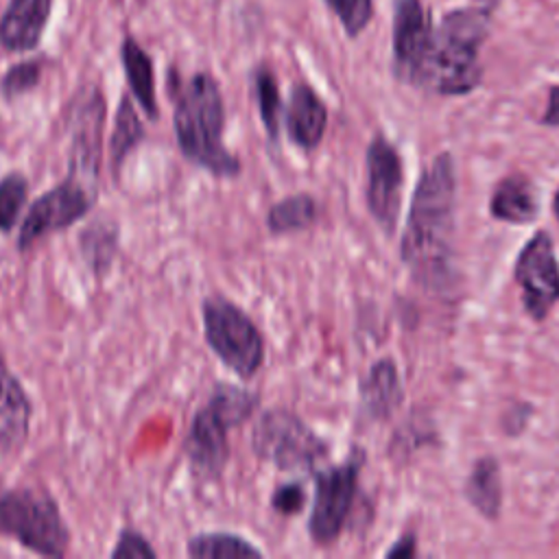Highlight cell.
I'll list each match as a JSON object with an SVG mask.
<instances>
[{"mask_svg": "<svg viewBox=\"0 0 559 559\" xmlns=\"http://www.w3.org/2000/svg\"><path fill=\"white\" fill-rule=\"evenodd\" d=\"M456 175L448 153L424 170L402 236V260L424 284H439L450 271Z\"/></svg>", "mask_w": 559, "mask_h": 559, "instance_id": "cell-1", "label": "cell"}, {"mask_svg": "<svg viewBox=\"0 0 559 559\" xmlns=\"http://www.w3.org/2000/svg\"><path fill=\"white\" fill-rule=\"evenodd\" d=\"M173 94V127L181 155L216 177H236L242 166L223 144L225 107L214 76L197 72L179 81Z\"/></svg>", "mask_w": 559, "mask_h": 559, "instance_id": "cell-2", "label": "cell"}, {"mask_svg": "<svg viewBox=\"0 0 559 559\" xmlns=\"http://www.w3.org/2000/svg\"><path fill=\"white\" fill-rule=\"evenodd\" d=\"M260 404V395L245 386L218 382L190 424L183 452L190 469L203 478H218L229 459V430L242 426Z\"/></svg>", "mask_w": 559, "mask_h": 559, "instance_id": "cell-3", "label": "cell"}, {"mask_svg": "<svg viewBox=\"0 0 559 559\" xmlns=\"http://www.w3.org/2000/svg\"><path fill=\"white\" fill-rule=\"evenodd\" d=\"M489 15L480 7H472L452 11L441 20L424 83L445 96H461L478 85L483 74L478 48L487 37Z\"/></svg>", "mask_w": 559, "mask_h": 559, "instance_id": "cell-4", "label": "cell"}, {"mask_svg": "<svg viewBox=\"0 0 559 559\" xmlns=\"http://www.w3.org/2000/svg\"><path fill=\"white\" fill-rule=\"evenodd\" d=\"M0 537L15 539L41 557H63L70 531L55 498L46 489H0Z\"/></svg>", "mask_w": 559, "mask_h": 559, "instance_id": "cell-5", "label": "cell"}, {"mask_svg": "<svg viewBox=\"0 0 559 559\" xmlns=\"http://www.w3.org/2000/svg\"><path fill=\"white\" fill-rule=\"evenodd\" d=\"M203 336L214 356L238 378H253L264 362V338L251 317L223 295L201 304Z\"/></svg>", "mask_w": 559, "mask_h": 559, "instance_id": "cell-6", "label": "cell"}, {"mask_svg": "<svg viewBox=\"0 0 559 559\" xmlns=\"http://www.w3.org/2000/svg\"><path fill=\"white\" fill-rule=\"evenodd\" d=\"M253 454L280 469H312L328 452L319 435L293 411H264L251 430Z\"/></svg>", "mask_w": 559, "mask_h": 559, "instance_id": "cell-7", "label": "cell"}, {"mask_svg": "<svg viewBox=\"0 0 559 559\" xmlns=\"http://www.w3.org/2000/svg\"><path fill=\"white\" fill-rule=\"evenodd\" d=\"M96 203V192L85 181L68 175L61 183L35 199L22 221L17 249H31L39 238L79 223Z\"/></svg>", "mask_w": 559, "mask_h": 559, "instance_id": "cell-8", "label": "cell"}, {"mask_svg": "<svg viewBox=\"0 0 559 559\" xmlns=\"http://www.w3.org/2000/svg\"><path fill=\"white\" fill-rule=\"evenodd\" d=\"M360 456H349L345 463L323 469L314 476V500L308 520V533L317 544L334 542L352 511L358 487Z\"/></svg>", "mask_w": 559, "mask_h": 559, "instance_id": "cell-9", "label": "cell"}, {"mask_svg": "<svg viewBox=\"0 0 559 559\" xmlns=\"http://www.w3.org/2000/svg\"><path fill=\"white\" fill-rule=\"evenodd\" d=\"M515 282L522 290L526 312L542 321L559 301V262L552 238L537 231L520 251L515 262Z\"/></svg>", "mask_w": 559, "mask_h": 559, "instance_id": "cell-10", "label": "cell"}, {"mask_svg": "<svg viewBox=\"0 0 559 559\" xmlns=\"http://www.w3.org/2000/svg\"><path fill=\"white\" fill-rule=\"evenodd\" d=\"M105 124V98L98 87L81 92L70 107V175L96 186L100 166V142Z\"/></svg>", "mask_w": 559, "mask_h": 559, "instance_id": "cell-11", "label": "cell"}, {"mask_svg": "<svg viewBox=\"0 0 559 559\" xmlns=\"http://www.w3.org/2000/svg\"><path fill=\"white\" fill-rule=\"evenodd\" d=\"M435 33L419 0H393V59L395 74L424 83Z\"/></svg>", "mask_w": 559, "mask_h": 559, "instance_id": "cell-12", "label": "cell"}, {"mask_svg": "<svg viewBox=\"0 0 559 559\" xmlns=\"http://www.w3.org/2000/svg\"><path fill=\"white\" fill-rule=\"evenodd\" d=\"M402 183V162L395 146L386 138L376 135L367 148V205L389 234L397 221Z\"/></svg>", "mask_w": 559, "mask_h": 559, "instance_id": "cell-13", "label": "cell"}, {"mask_svg": "<svg viewBox=\"0 0 559 559\" xmlns=\"http://www.w3.org/2000/svg\"><path fill=\"white\" fill-rule=\"evenodd\" d=\"M31 415L28 393L0 356V456L22 450L31 432Z\"/></svg>", "mask_w": 559, "mask_h": 559, "instance_id": "cell-14", "label": "cell"}, {"mask_svg": "<svg viewBox=\"0 0 559 559\" xmlns=\"http://www.w3.org/2000/svg\"><path fill=\"white\" fill-rule=\"evenodd\" d=\"M52 0H9L0 17V46L9 52L33 50L46 28Z\"/></svg>", "mask_w": 559, "mask_h": 559, "instance_id": "cell-15", "label": "cell"}, {"mask_svg": "<svg viewBox=\"0 0 559 559\" xmlns=\"http://www.w3.org/2000/svg\"><path fill=\"white\" fill-rule=\"evenodd\" d=\"M328 127V109L317 92L306 85L297 83L290 92L288 107H286V131L293 144L304 151H312L319 146Z\"/></svg>", "mask_w": 559, "mask_h": 559, "instance_id": "cell-16", "label": "cell"}, {"mask_svg": "<svg viewBox=\"0 0 559 559\" xmlns=\"http://www.w3.org/2000/svg\"><path fill=\"white\" fill-rule=\"evenodd\" d=\"M489 210L498 221H507L515 225L531 223L539 210L537 190L533 181L526 175L504 177L491 194Z\"/></svg>", "mask_w": 559, "mask_h": 559, "instance_id": "cell-17", "label": "cell"}, {"mask_svg": "<svg viewBox=\"0 0 559 559\" xmlns=\"http://www.w3.org/2000/svg\"><path fill=\"white\" fill-rule=\"evenodd\" d=\"M120 59L124 68L127 83L131 87L133 98L140 103L144 114L148 118H157V94H155V72H153V61L146 55V50L133 39L124 37L122 48H120Z\"/></svg>", "mask_w": 559, "mask_h": 559, "instance_id": "cell-18", "label": "cell"}, {"mask_svg": "<svg viewBox=\"0 0 559 559\" xmlns=\"http://www.w3.org/2000/svg\"><path fill=\"white\" fill-rule=\"evenodd\" d=\"M360 400L371 417H389L402 400L400 378L395 362L389 358L378 360L360 384Z\"/></svg>", "mask_w": 559, "mask_h": 559, "instance_id": "cell-19", "label": "cell"}, {"mask_svg": "<svg viewBox=\"0 0 559 559\" xmlns=\"http://www.w3.org/2000/svg\"><path fill=\"white\" fill-rule=\"evenodd\" d=\"M465 496L480 515L489 520L498 518L502 504V480L498 461L493 456H483L474 463L465 480Z\"/></svg>", "mask_w": 559, "mask_h": 559, "instance_id": "cell-20", "label": "cell"}, {"mask_svg": "<svg viewBox=\"0 0 559 559\" xmlns=\"http://www.w3.org/2000/svg\"><path fill=\"white\" fill-rule=\"evenodd\" d=\"M188 557L192 559H260L262 550L255 548L249 539L225 533V531H212V533H199L188 539L186 546Z\"/></svg>", "mask_w": 559, "mask_h": 559, "instance_id": "cell-21", "label": "cell"}, {"mask_svg": "<svg viewBox=\"0 0 559 559\" xmlns=\"http://www.w3.org/2000/svg\"><path fill=\"white\" fill-rule=\"evenodd\" d=\"M79 249L94 275H105L118 249V227L107 221L90 223L79 236Z\"/></svg>", "mask_w": 559, "mask_h": 559, "instance_id": "cell-22", "label": "cell"}, {"mask_svg": "<svg viewBox=\"0 0 559 559\" xmlns=\"http://www.w3.org/2000/svg\"><path fill=\"white\" fill-rule=\"evenodd\" d=\"M319 216L317 201L306 194H290L277 203H273L266 212V227L271 234H290L308 229Z\"/></svg>", "mask_w": 559, "mask_h": 559, "instance_id": "cell-23", "label": "cell"}, {"mask_svg": "<svg viewBox=\"0 0 559 559\" xmlns=\"http://www.w3.org/2000/svg\"><path fill=\"white\" fill-rule=\"evenodd\" d=\"M144 140V124L138 118L135 107L127 96L120 98V105L116 109V120H114V133L109 140V159H111V170L114 175L120 173L127 155Z\"/></svg>", "mask_w": 559, "mask_h": 559, "instance_id": "cell-24", "label": "cell"}, {"mask_svg": "<svg viewBox=\"0 0 559 559\" xmlns=\"http://www.w3.org/2000/svg\"><path fill=\"white\" fill-rule=\"evenodd\" d=\"M253 90L258 100V111L264 124V131L271 142H277L280 138V111H282V98L280 87L271 70L260 68L253 76Z\"/></svg>", "mask_w": 559, "mask_h": 559, "instance_id": "cell-25", "label": "cell"}, {"mask_svg": "<svg viewBox=\"0 0 559 559\" xmlns=\"http://www.w3.org/2000/svg\"><path fill=\"white\" fill-rule=\"evenodd\" d=\"M26 197L28 181L22 173H7L0 179V234H9L15 227Z\"/></svg>", "mask_w": 559, "mask_h": 559, "instance_id": "cell-26", "label": "cell"}, {"mask_svg": "<svg viewBox=\"0 0 559 559\" xmlns=\"http://www.w3.org/2000/svg\"><path fill=\"white\" fill-rule=\"evenodd\" d=\"M41 79V61L33 59V61H22L11 66L2 79H0V92L7 100H13L26 92H31Z\"/></svg>", "mask_w": 559, "mask_h": 559, "instance_id": "cell-27", "label": "cell"}, {"mask_svg": "<svg viewBox=\"0 0 559 559\" xmlns=\"http://www.w3.org/2000/svg\"><path fill=\"white\" fill-rule=\"evenodd\" d=\"M325 2L336 13V17L341 20L349 37H356L373 15L371 0H325Z\"/></svg>", "mask_w": 559, "mask_h": 559, "instance_id": "cell-28", "label": "cell"}, {"mask_svg": "<svg viewBox=\"0 0 559 559\" xmlns=\"http://www.w3.org/2000/svg\"><path fill=\"white\" fill-rule=\"evenodd\" d=\"M109 555L111 559H155L157 557L148 539L140 535L135 528H122Z\"/></svg>", "mask_w": 559, "mask_h": 559, "instance_id": "cell-29", "label": "cell"}, {"mask_svg": "<svg viewBox=\"0 0 559 559\" xmlns=\"http://www.w3.org/2000/svg\"><path fill=\"white\" fill-rule=\"evenodd\" d=\"M304 504H306V491H304L301 483L280 485L271 496L273 511H277L282 515H295L304 509Z\"/></svg>", "mask_w": 559, "mask_h": 559, "instance_id": "cell-30", "label": "cell"}, {"mask_svg": "<svg viewBox=\"0 0 559 559\" xmlns=\"http://www.w3.org/2000/svg\"><path fill=\"white\" fill-rule=\"evenodd\" d=\"M542 122L544 124H550V127H559V85H555L550 90V96H548V107L542 116Z\"/></svg>", "mask_w": 559, "mask_h": 559, "instance_id": "cell-31", "label": "cell"}, {"mask_svg": "<svg viewBox=\"0 0 559 559\" xmlns=\"http://www.w3.org/2000/svg\"><path fill=\"white\" fill-rule=\"evenodd\" d=\"M415 555V542L413 535H406L395 542L393 548L386 550V557H413Z\"/></svg>", "mask_w": 559, "mask_h": 559, "instance_id": "cell-32", "label": "cell"}, {"mask_svg": "<svg viewBox=\"0 0 559 559\" xmlns=\"http://www.w3.org/2000/svg\"><path fill=\"white\" fill-rule=\"evenodd\" d=\"M552 207H555V216L559 218V190L555 192V199H552Z\"/></svg>", "mask_w": 559, "mask_h": 559, "instance_id": "cell-33", "label": "cell"}, {"mask_svg": "<svg viewBox=\"0 0 559 559\" xmlns=\"http://www.w3.org/2000/svg\"><path fill=\"white\" fill-rule=\"evenodd\" d=\"M0 489H2V478H0Z\"/></svg>", "mask_w": 559, "mask_h": 559, "instance_id": "cell-34", "label": "cell"}]
</instances>
